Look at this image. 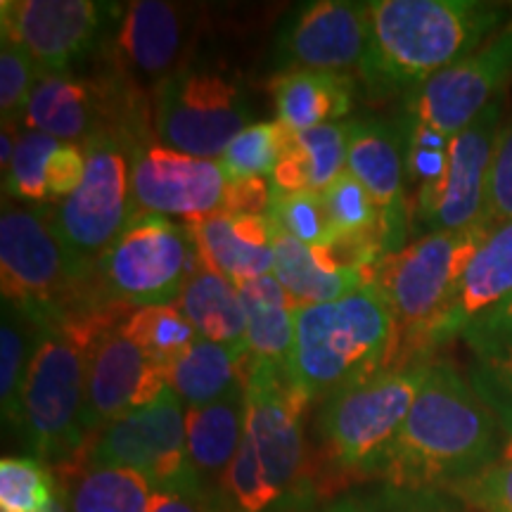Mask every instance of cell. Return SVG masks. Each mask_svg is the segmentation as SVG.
<instances>
[{"instance_id": "25", "label": "cell", "mask_w": 512, "mask_h": 512, "mask_svg": "<svg viewBox=\"0 0 512 512\" xmlns=\"http://www.w3.org/2000/svg\"><path fill=\"white\" fill-rule=\"evenodd\" d=\"M354 79L347 74L294 72L273 81L278 121L299 133L323 124H337L354 107Z\"/></svg>"}, {"instance_id": "23", "label": "cell", "mask_w": 512, "mask_h": 512, "mask_svg": "<svg viewBox=\"0 0 512 512\" xmlns=\"http://www.w3.org/2000/svg\"><path fill=\"white\" fill-rule=\"evenodd\" d=\"M107 98L98 83L74 74H43L24 114V128L41 131L60 143L83 145L105 124Z\"/></svg>"}, {"instance_id": "45", "label": "cell", "mask_w": 512, "mask_h": 512, "mask_svg": "<svg viewBox=\"0 0 512 512\" xmlns=\"http://www.w3.org/2000/svg\"><path fill=\"white\" fill-rule=\"evenodd\" d=\"M268 202H271V185H268V181H264V178H247V181L228 183L223 211L266 216Z\"/></svg>"}, {"instance_id": "46", "label": "cell", "mask_w": 512, "mask_h": 512, "mask_svg": "<svg viewBox=\"0 0 512 512\" xmlns=\"http://www.w3.org/2000/svg\"><path fill=\"white\" fill-rule=\"evenodd\" d=\"M150 512H223L216 498L200 491H157Z\"/></svg>"}, {"instance_id": "27", "label": "cell", "mask_w": 512, "mask_h": 512, "mask_svg": "<svg viewBox=\"0 0 512 512\" xmlns=\"http://www.w3.org/2000/svg\"><path fill=\"white\" fill-rule=\"evenodd\" d=\"M235 287L245 306L249 356L275 363L287 373L294 349V313L299 304L273 275L245 280Z\"/></svg>"}, {"instance_id": "30", "label": "cell", "mask_w": 512, "mask_h": 512, "mask_svg": "<svg viewBox=\"0 0 512 512\" xmlns=\"http://www.w3.org/2000/svg\"><path fill=\"white\" fill-rule=\"evenodd\" d=\"M273 278L299 306L325 304L347 297L368 283L366 275L330 273L313 247L273 230Z\"/></svg>"}, {"instance_id": "38", "label": "cell", "mask_w": 512, "mask_h": 512, "mask_svg": "<svg viewBox=\"0 0 512 512\" xmlns=\"http://www.w3.org/2000/svg\"><path fill=\"white\" fill-rule=\"evenodd\" d=\"M266 219L275 233L290 235L309 247H323L335 240L320 192H292L271 185Z\"/></svg>"}, {"instance_id": "42", "label": "cell", "mask_w": 512, "mask_h": 512, "mask_svg": "<svg viewBox=\"0 0 512 512\" xmlns=\"http://www.w3.org/2000/svg\"><path fill=\"white\" fill-rule=\"evenodd\" d=\"M482 221L491 228L512 221V119L503 124L501 136H498Z\"/></svg>"}, {"instance_id": "1", "label": "cell", "mask_w": 512, "mask_h": 512, "mask_svg": "<svg viewBox=\"0 0 512 512\" xmlns=\"http://www.w3.org/2000/svg\"><path fill=\"white\" fill-rule=\"evenodd\" d=\"M501 422L451 361H434L425 387L377 475L403 491L458 486L501 453Z\"/></svg>"}, {"instance_id": "2", "label": "cell", "mask_w": 512, "mask_h": 512, "mask_svg": "<svg viewBox=\"0 0 512 512\" xmlns=\"http://www.w3.org/2000/svg\"><path fill=\"white\" fill-rule=\"evenodd\" d=\"M512 12L479 0H373L370 53L361 74L373 93H413L510 22Z\"/></svg>"}, {"instance_id": "9", "label": "cell", "mask_w": 512, "mask_h": 512, "mask_svg": "<svg viewBox=\"0 0 512 512\" xmlns=\"http://www.w3.org/2000/svg\"><path fill=\"white\" fill-rule=\"evenodd\" d=\"M86 147V176L72 197L53 204L62 245L88 278L128 223L138 216L131 188V138L121 128H102Z\"/></svg>"}, {"instance_id": "37", "label": "cell", "mask_w": 512, "mask_h": 512, "mask_svg": "<svg viewBox=\"0 0 512 512\" xmlns=\"http://www.w3.org/2000/svg\"><path fill=\"white\" fill-rule=\"evenodd\" d=\"M62 486L50 467L34 456L0 460V512H50Z\"/></svg>"}, {"instance_id": "10", "label": "cell", "mask_w": 512, "mask_h": 512, "mask_svg": "<svg viewBox=\"0 0 512 512\" xmlns=\"http://www.w3.org/2000/svg\"><path fill=\"white\" fill-rule=\"evenodd\" d=\"M200 271L188 223L140 214L95 266V290L105 304H176L188 280Z\"/></svg>"}, {"instance_id": "24", "label": "cell", "mask_w": 512, "mask_h": 512, "mask_svg": "<svg viewBox=\"0 0 512 512\" xmlns=\"http://www.w3.org/2000/svg\"><path fill=\"white\" fill-rule=\"evenodd\" d=\"M245 384L230 389L219 401L188 408V458L197 482L219 501L221 482L238 456L245 437Z\"/></svg>"}, {"instance_id": "11", "label": "cell", "mask_w": 512, "mask_h": 512, "mask_svg": "<svg viewBox=\"0 0 512 512\" xmlns=\"http://www.w3.org/2000/svg\"><path fill=\"white\" fill-rule=\"evenodd\" d=\"M86 465L133 470L150 479L157 491L207 494L188 458V406L169 387L95 434Z\"/></svg>"}, {"instance_id": "48", "label": "cell", "mask_w": 512, "mask_h": 512, "mask_svg": "<svg viewBox=\"0 0 512 512\" xmlns=\"http://www.w3.org/2000/svg\"><path fill=\"white\" fill-rule=\"evenodd\" d=\"M60 486H62V484H60ZM50 512H69V505H67V496H64V489L60 491V498H57L55 508L50 510Z\"/></svg>"}, {"instance_id": "32", "label": "cell", "mask_w": 512, "mask_h": 512, "mask_svg": "<svg viewBox=\"0 0 512 512\" xmlns=\"http://www.w3.org/2000/svg\"><path fill=\"white\" fill-rule=\"evenodd\" d=\"M62 489L69 512H150L157 496L155 484L138 472L100 465H86Z\"/></svg>"}, {"instance_id": "12", "label": "cell", "mask_w": 512, "mask_h": 512, "mask_svg": "<svg viewBox=\"0 0 512 512\" xmlns=\"http://www.w3.org/2000/svg\"><path fill=\"white\" fill-rule=\"evenodd\" d=\"M121 10L98 0H3L0 36L27 50L43 74H72L76 62L112 36Z\"/></svg>"}, {"instance_id": "14", "label": "cell", "mask_w": 512, "mask_h": 512, "mask_svg": "<svg viewBox=\"0 0 512 512\" xmlns=\"http://www.w3.org/2000/svg\"><path fill=\"white\" fill-rule=\"evenodd\" d=\"M370 53V3L313 0L290 12L273 41V69L344 74Z\"/></svg>"}, {"instance_id": "41", "label": "cell", "mask_w": 512, "mask_h": 512, "mask_svg": "<svg viewBox=\"0 0 512 512\" xmlns=\"http://www.w3.org/2000/svg\"><path fill=\"white\" fill-rule=\"evenodd\" d=\"M458 494L479 512H512V437L494 463L458 486Z\"/></svg>"}, {"instance_id": "26", "label": "cell", "mask_w": 512, "mask_h": 512, "mask_svg": "<svg viewBox=\"0 0 512 512\" xmlns=\"http://www.w3.org/2000/svg\"><path fill=\"white\" fill-rule=\"evenodd\" d=\"M349 121L292 133L275 166L271 185L280 190L320 192L347 171Z\"/></svg>"}, {"instance_id": "20", "label": "cell", "mask_w": 512, "mask_h": 512, "mask_svg": "<svg viewBox=\"0 0 512 512\" xmlns=\"http://www.w3.org/2000/svg\"><path fill=\"white\" fill-rule=\"evenodd\" d=\"M347 171L366 188L382 221L384 256L406 247L411 207L399 124L377 117L349 121Z\"/></svg>"}, {"instance_id": "33", "label": "cell", "mask_w": 512, "mask_h": 512, "mask_svg": "<svg viewBox=\"0 0 512 512\" xmlns=\"http://www.w3.org/2000/svg\"><path fill=\"white\" fill-rule=\"evenodd\" d=\"M121 330L145 351L159 368L169 370L171 363L195 342L197 332L183 316L178 304L143 306L121 318Z\"/></svg>"}, {"instance_id": "47", "label": "cell", "mask_w": 512, "mask_h": 512, "mask_svg": "<svg viewBox=\"0 0 512 512\" xmlns=\"http://www.w3.org/2000/svg\"><path fill=\"white\" fill-rule=\"evenodd\" d=\"M323 512H380V510H377L373 503H368L366 498L347 494V496H339L332 503L325 505Z\"/></svg>"}, {"instance_id": "21", "label": "cell", "mask_w": 512, "mask_h": 512, "mask_svg": "<svg viewBox=\"0 0 512 512\" xmlns=\"http://www.w3.org/2000/svg\"><path fill=\"white\" fill-rule=\"evenodd\" d=\"M512 297V221L494 228L489 238L482 242L477 254L460 280L451 304L444 311L432 330L427 332L422 349H432L434 344H444L448 339L460 337L477 323L489 316L498 306Z\"/></svg>"}, {"instance_id": "6", "label": "cell", "mask_w": 512, "mask_h": 512, "mask_svg": "<svg viewBox=\"0 0 512 512\" xmlns=\"http://www.w3.org/2000/svg\"><path fill=\"white\" fill-rule=\"evenodd\" d=\"M432 363L427 356L406 358L399 368H384L325 399L316 427L332 463L377 475L432 373Z\"/></svg>"}, {"instance_id": "35", "label": "cell", "mask_w": 512, "mask_h": 512, "mask_svg": "<svg viewBox=\"0 0 512 512\" xmlns=\"http://www.w3.org/2000/svg\"><path fill=\"white\" fill-rule=\"evenodd\" d=\"M335 240H370L382 247L380 211L361 183L349 171H342L328 188L320 190ZM332 240V242H335Z\"/></svg>"}, {"instance_id": "17", "label": "cell", "mask_w": 512, "mask_h": 512, "mask_svg": "<svg viewBox=\"0 0 512 512\" xmlns=\"http://www.w3.org/2000/svg\"><path fill=\"white\" fill-rule=\"evenodd\" d=\"M512 79V17L475 53L444 69L406 95V114L420 124L456 136L472 124Z\"/></svg>"}, {"instance_id": "19", "label": "cell", "mask_w": 512, "mask_h": 512, "mask_svg": "<svg viewBox=\"0 0 512 512\" xmlns=\"http://www.w3.org/2000/svg\"><path fill=\"white\" fill-rule=\"evenodd\" d=\"M166 389V373L121 330H105L88 358L83 434H100L110 422L145 406Z\"/></svg>"}, {"instance_id": "36", "label": "cell", "mask_w": 512, "mask_h": 512, "mask_svg": "<svg viewBox=\"0 0 512 512\" xmlns=\"http://www.w3.org/2000/svg\"><path fill=\"white\" fill-rule=\"evenodd\" d=\"M290 131L280 121H259L247 126L219 157L228 183L247 181V178H271L280 164Z\"/></svg>"}, {"instance_id": "3", "label": "cell", "mask_w": 512, "mask_h": 512, "mask_svg": "<svg viewBox=\"0 0 512 512\" xmlns=\"http://www.w3.org/2000/svg\"><path fill=\"white\" fill-rule=\"evenodd\" d=\"M399 342L392 306L373 283L335 302L297 306L287 382L306 406L325 401L384 370Z\"/></svg>"}, {"instance_id": "34", "label": "cell", "mask_w": 512, "mask_h": 512, "mask_svg": "<svg viewBox=\"0 0 512 512\" xmlns=\"http://www.w3.org/2000/svg\"><path fill=\"white\" fill-rule=\"evenodd\" d=\"M57 145H60V140L41 131H31V128L19 131L15 155L10 159L8 171L3 174L5 200L34 204V207L53 204L48 188V164Z\"/></svg>"}, {"instance_id": "18", "label": "cell", "mask_w": 512, "mask_h": 512, "mask_svg": "<svg viewBox=\"0 0 512 512\" xmlns=\"http://www.w3.org/2000/svg\"><path fill=\"white\" fill-rule=\"evenodd\" d=\"M195 5L166 0H133L112 29V55L119 72L138 91L155 88L192 55L197 34Z\"/></svg>"}, {"instance_id": "22", "label": "cell", "mask_w": 512, "mask_h": 512, "mask_svg": "<svg viewBox=\"0 0 512 512\" xmlns=\"http://www.w3.org/2000/svg\"><path fill=\"white\" fill-rule=\"evenodd\" d=\"M200 268L238 285L273 275V228L266 216L216 211L188 223Z\"/></svg>"}, {"instance_id": "29", "label": "cell", "mask_w": 512, "mask_h": 512, "mask_svg": "<svg viewBox=\"0 0 512 512\" xmlns=\"http://www.w3.org/2000/svg\"><path fill=\"white\" fill-rule=\"evenodd\" d=\"M176 304L202 339L249 356L245 306L238 287L228 278L200 268L188 280Z\"/></svg>"}, {"instance_id": "5", "label": "cell", "mask_w": 512, "mask_h": 512, "mask_svg": "<svg viewBox=\"0 0 512 512\" xmlns=\"http://www.w3.org/2000/svg\"><path fill=\"white\" fill-rule=\"evenodd\" d=\"M252 126V100L238 67L195 53L152 91V131L185 155L219 159Z\"/></svg>"}, {"instance_id": "31", "label": "cell", "mask_w": 512, "mask_h": 512, "mask_svg": "<svg viewBox=\"0 0 512 512\" xmlns=\"http://www.w3.org/2000/svg\"><path fill=\"white\" fill-rule=\"evenodd\" d=\"M46 320L22 306L5 302L0 318V406L3 422L15 432H22V396L27 384L31 358Z\"/></svg>"}, {"instance_id": "43", "label": "cell", "mask_w": 512, "mask_h": 512, "mask_svg": "<svg viewBox=\"0 0 512 512\" xmlns=\"http://www.w3.org/2000/svg\"><path fill=\"white\" fill-rule=\"evenodd\" d=\"M86 176V147L76 143H60L48 164V188L53 204L72 197Z\"/></svg>"}, {"instance_id": "13", "label": "cell", "mask_w": 512, "mask_h": 512, "mask_svg": "<svg viewBox=\"0 0 512 512\" xmlns=\"http://www.w3.org/2000/svg\"><path fill=\"white\" fill-rule=\"evenodd\" d=\"M245 441L252 448L266 482L283 501H297L304 475L306 403L292 392L280 366L249 356L245 373Z\"/></svg>"}, {"instance_id": "40", "label": "cell", "mask_w": 512, "mask_h": 512, "mask_svg": "<svg viewBox=\"0 0 512 512\" xmlns=\"http://www.w3.org/2000/svg\"><path fill=\"white\" fill-rule=\"evenodd\" d=\"M470 382L512 437V344L496 354L477 358Z\"/></svg>"}, {"instance_id": "4", "label": "cell", "mask_w": 512, "mask_h": 512, "mask_svg": "<svg viewBox=\"0 0 512 512\" xmlns=\"http://www.w3.org/2000/svg\"><path fill=\"white\" fill-rule=\"evenodd\" d=\"M114 323L105 304L46 320L22 396V439L34 458L64 463L81 451L88 358Z\"/></svg>"}, {"instance_id": "16", "label": "cell", "mask_w": 512, "mask_h": 512, "mask_svg": "<svg viewBox=\"0 0 512 512\" xmlns=\"http://www.w3.org/2000/svg\"><path fill=\"white\" fill-rule=\"evenodd\" d=\"M501 98L491 102L463 131L451 136L439 181L418 190L415 219L430 233L465 230L484 219L491 162L501 136Z\"/></svg>"}, {"instance_id": "15", "label": "cell", "mask_w": 512, "mask_h": 512, "mask_svg": "<svg viewBox=\"0 0 512 512\" xmlns=\"http://www.w3.org/2000/svg\"><path fill=\"white\" fill-rule=\"evenodd\" d=\"M131 188L140 214L176 216L197 223L223 209L228 178L221 164L178 152L174 147L131 133Z\"/></svg>"}, {"instance_id": "28", "label": "cell", "mask_w": 512, "mask_h": 512, "mask_svg": "<svg viewBox=\"0 0 512 512\" xmlns=\"http://www.w3.org/2000/svg\"><path fill=\"white\" fill-rule=\"evenodd\" d=\"M249 356L197 337L166 370V387L188 408L219 401L245 384Z\"/></svg>"}, {"instance_id": "7", "label": "cell", "mask_w": 512, "mask_h": 512, "mask_svg": "<svg viewBox=\"0 0 512 512\" xmlns=\"http://www.w3.org/2000/svg\"><path fill=\"white\" fill-rule=\"evenodd\" d=\"M88 278L62 245L53 204L34 207L3 200L0 214V285L3 299L38 318L53 320L91 309Z\"/></svg>"}, {"instance_id": "39", "label": "cell", "mask_w": 512, "mask_h": 512, "mask_svg": "<svg viewBox=\"0 0 512 512\" xmlns=\"http://www.w3.org/2000/svg\"><path fill=\"white\" fill-rule=\"evenodd\" d=\"M43 72L27 50L17 43L0 41V114L3 124H22L27 105Z\"/></svg>"}, {"instance_id": "8", "label": "cell", "mask_w": 512, "mask_h": 512, "mask_svg": "<svg viewBox=\"0 0 512 512\" xmlns=\"http://www.w3.org/2000/svg\"><path fill=\"white\" fill-rule=\"evenodd\" d=\"M491 230L482 221L465 230L427 233L370 268L368 283L392 306L399 337L406 335L422 349L427 332L444 316L472 256Z\"/></svg>"}, {"instance_id": "44", "label": "cell", "mask_w": 512, "mask_h": 512, "mask_svg": "<svg viewBox=\"0 0 512 512\" xmlns=\"http://www.w3.org/2000/svg\"><path fill=\"white\" fill-rule=\"evenodd\" d=\"M460 337L470 344L477 358L491 356L512 344V297L489 316L472 323Z\"/></svg>"}]
</instances>
